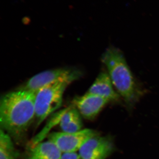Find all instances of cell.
<instances>
[{"instance_id":"cell-5","label":"cell","mask_w":159,"mask_h":159,"mask_svg":"<svg viewBox=\"0 0 159 159\" xmlns=\"http://www.w3.org/2000/svg\"><path fill=\"white\" fill-rule=\"evenodd\" d=\"M77 71L67 69H56L43 71L34 75L26 83L22 89L36 92L46 86L61 81H74L79 77Z\"/></svg>"},{"instance_id":"cell-10","label":"cell","mask_w":159,"mask_h":159,"mask_svg":"<svg viewBox=\"0 0 159 159\" xmlns=\"http://www.w3.org/2000/svg\"><path fill=\"white\" fill-rule=\"evenodd\" d=\"M18 153L15 148L11 137L5 131L0 130V159H18Z\"/></svg>"},{"instance_id":"cell-7","label":"cell","mask_w":159,"mask_h":159,"mask_svg":"<svg viewBox=\"0 0 159 159\" xmlns=\"http://www.w3.org/2000/svg\"><path fill=\"white\" fill-rule=\"evenodd\" d=\"M109 101L97 95L87 93L73 99V106L84 119L93 120L97 117Z\"/></svg>"},{"instance_id":"cell-3","label":"cell","mask_w":159,"mask_h":159,"mask_svg":"<svg viewBox=\"0 0 159 159\" xmlns=\"http://www.w3.org/2000/svg\"><path fill=\"white\" fill-rule=\"evenodd\" d=\"M72 82L69 80H61L35 92V119L37 126L61 106L65 90Z\"/></svg>"},{"instance_id":"cell-11","label":"cell","mask_w":159,"mask_h":159,"mask_svg":"<svg viewBox=\"0 0 159 159\" xmlns=\"http://www.w3.org/2000/svg\"><path fill=\"white\" fill-rule=\"evenodd\" d=\"M61 159H83L77 152L62 153Z\"/></svg>"},{"instance_id":"cell-6","label":"cell","mask_w":159,"mask_h":159,"mask_svg":"<svg viewBox=\"0 0 159 159\" xmlns=\"http://www.w3.org/2000/svg\"><path fill=\"white\" fill-rule=\"evenodd\" d=\"M114 149L113 143L110 138L98 134L88 140L78 152L83 159H106Z\"/></svg>"},{"instance_id":"cell-4","label":"cell","mask_w":159,"mask_h":159,"mask_svg":"<svg viewBox=\"0 0 159 159\" xmlns=\"http://www.w3.org/2000/svg\"><path fill=\"white\" fill-rule=\"evenodd\" d=\"M98 134L93 129H84L76 132H53L48 138L63 153H70L79 151L88 140Z\"/></svg>"},{"instance_id":"cell-8","label":"cell","mask_w":159,"mask_h":159,"mask_svg":"<svg viewBox=\"0 0 159 159\" xmlns=\"http://www.w3.org/2000/svg\"><path fill=\"white\" fill-rule=\"evenodd\" d=\"M88 93L105 98L109 102H118L121 98L114 87L108 73L106 72L99 74Z\"/></svg>"},{"instance_id":"cell-9","label":"cell","mask_w":159,"mask_h":159,"mask_svg":"<svg viewBox=\"0 0 159 159\" xmlns=\"http://www.w3.org/2000/svg\"><path fill=\"white\" fill-rule=\"evenodd\" d=\"M62 153L54 143L48 140L31 146L26 159H61Z\"/></svg>"},{"instance_id":"cell-1","label":"cell","mask_w":159,"mask_h":159,"mask_svg":"<svg viewBox=\"0 0 159 159\" xmlns=\"http://www.w3.org/2000/svg\"><path fill=\"white\" fill-rule=\"evenodd\" d=\"M35 93L21 89L5 94L0 101V125L18 141L35 119Z\"/></svg>"},{"instance_id":"cell-2","label":"cell","mask_w":159,"mask_h":159,"mask_svg":"<svg viewBox=\"0 0 159 159\" xmlns=\"http://www.w3.org/2000/svg\"><path fill=\"white\" fill-rule=\"evenodd\" d=\"M114 87L125 103L131 107L143 95V90L135 79L125 57L119 49L110 47L102 55Z\"/></svg>"}]
</instances>
